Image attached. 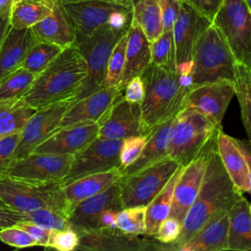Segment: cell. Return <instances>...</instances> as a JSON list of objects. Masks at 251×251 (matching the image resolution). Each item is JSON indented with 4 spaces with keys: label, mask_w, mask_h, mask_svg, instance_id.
Segmentation results:
<instances>
[{
    "label": "cell",
    "mask_w": 251,
    "mask_h": 251,
    "mask_svg": "<svg viewBox=\"0 0 251 251\" xmlns=\"http://www.w3.org/2000/svg\"><path fill=\"white\" fill-rule=\"evenodd\" d=\"M241 195L242 193L236 189L226 174L215 142L208 150L202 183L194 203L181 224V231L175 242L164 246L162 250L177 251L215 215L228 211Z\"/></svg>",
    "instance_id": "6da1fadb"
},
{
    "label": "cell",
    "mask_w": 251,
    "mask_h": 251,
    "mask_svg": "<svg viewBox=\"0 0 251 251\" xmlns=\"http://www.w3.org/2000/svg\"><path fill=\"white\" fill-rule=\"evenodd\" d=\"M86 75V62L74 44L64 48L52 63L37 75L23 99L34 109L68 99L73 100Z\"/></svg>",
    "instance_id": "7a4b0ae2"
},
{
    "label": "cell",
    "mask_w": 251,
    "mask_h": 251,
    "mask_svg": "<svg viewBox=\"0 0 251 251\" xmlns=\"http://www.w3.org/2000/svg\"><path fill=\"white\" fill-rule=\"evenodd\" d=\"M144 96L141 119L147 135L161 123L175 117L182 108L185 95L190 88L179 84L176 71L150 64L141 74Z\"/></svg>",
    "instance_id": "3957f363"
},
{
    "label": "cell",
    "mask_w": 251,
    "mask_h": 251,
    "mask_svg": "<svg viewBox=\"0 0 251 251\" xmlns=\"http://www.w3.org/2000/svg\"><path fill=\"white\" fill-rule=\"evenodd\" d=\"M220 129L200 112L183 107L175 118L167 155L184 167L216 142Z\"/></svg>",
    "instance_id": "277c9868"
},
{
    "label": "cell",
    "mask_w": 251,
    "mask_h": 251,
    "mask_svg": "<svg viewBox=\"0 0 251 251\" xmlns=\"http://www.w3.org/2000/svg\"><path fill=\"white\" fill-rule=\"evenodd\" d=\"M193 86L218 81L234 84L238 63L219 28L212 24L198 39L193 55Z\"/></svg>",
    "instance_id": "5b68a950"
},
{
    "label": "cell",
    "mask_w": 251,
    "mask_h": 251,
    "mask_svg": "<svg viewBox=\"0 0 251 251\" xmlns=\"http://www.w3.org/2000/svg\"><path fill=\"white\" fill-rule=\"evenodd\" d=\"M63 187V180L41 182L9 175L0 176V199L25 214L41 208H54L70 218Z\"/></svg>",
    "instance_id": "8992f818"
},
{
    "label": "cell",
    "mask_w": 251,
    "mask_h": 251,
    "mask_svg": "<svg viewBox=\"0 0 251 251\" xmlns=\"http://www.w3.org/2000/svg\"><path fill=\"white\" fill-rule=\"evenodd\" d=\"M128 28L116 29L105 25L90 35L76 34L75 44L87 66V75L73 102L82 99L105 87V78L110 55L119 39Z\"/></svg>",
    "instance_id": "52a82bcc"
},
{
    "label": "cell",
    "mask_w": 251,
    "mask_h": 251,
    "mask_svg": "<svg viewBox=\"0 0 251 251\" xmlns=\"http://www.w3.org/2000/svg\"><path fill=\"white\" fill-rule=\"evenodd\" d=\"M213 24L222 32L237 63L251 71V12L245 0H224Z\"/></svg>",
    "instance_id": "ba28073f"
},
{
    "label": "cell",
    "mask_w": 251,
    "mask_h": 251,
    "mask_svg": "<svg viewBox=\"0 0 251 251\" xmlns=\"http://www.w3.org/2000/svg\"><path fill=\"white\" fill-rule=\"evenodd\" d=\"M179 165L171 157L163 159L120 179L123 208L147 206L165 186Z\"/></svg>",
    "instance_id": "9c48e42d"
},
{
    "label": "cell",
    "mask_w": 251,
    "mask_h": 251,
    "mask_svg": "<svg viewBox=\"0 0 251 251\" xmlns=\"http://www.w3.org/2000/svg\"><path fill=\"white\" fill-rule=\"evenodd\" d=\"M123 139L97 137L85 148L74 155L70 172L64 178L67 184L84 176L106 172L120 167Z\"/></svg>",
    "instance_id": "30bf717a"
},
{
    "label": "cell",
    "mask_w": 251,
    "mask_h": 251,
    "mask_svg": "<svg viewBox=\"0 0 251 251\" xmlns=\"http://www.w3.org/2000/svg\"><path fill=\"white\" fill-rule=\"evenodd\" d=\"M74 155L31 152L16 158L8 171L9 176L41 181H62L68 176Z\"/></svg>",
    "instance_id": "8fae6325"
},
{
    "label": "cell",
    "mask_w": 251,
    "mask_h": 251,
    "mask_svg": "<svg viewBox=\"0 0 251 251\" xmlns=\"http://www.w3.org/2000/svg\"><path fill=\"white\" fill-rule=\"evenodd\" d=\"M72 103L73 100L68 99L36 109L21 131L15 159L33 152L39 144L59 129L61 121Z\"/></svg>",
    "instance_id": "7c38bea8"
},
{
    "label": "cell",
    "mask_w": 251,
    "mask_h": 251,
    "mask_svg": "<svg viewBox=\"0 0 251 251\" xmlns=\"http://www.w3.org/2000/svg\"><path fill=\"white\" fill-rule=\"evenodd\" d=\"M99 137L125 139L134 135H147L141 119L140 103L129 102L121 95L99 121Z\"/></svg>",
    "instance_id": "4fadbf2b"
},
{
    "label": "cell",
    "mask_w": 251,
    "mask_h": 251,
    "mask_svg": "<svg viewBox=\"0 0 251 251\" xmlns=\"http://www.w3.org/2000/svg\"><path fill=\"white\" fill-rule=\"evenodd\" d=\"M234 84L218 81L192 86L185 95L183 107H191L222 128V121L232 97Z\"/></svg>",
    "instance_id": "5bb4252c"
},
{
    "label": "cell",
    "mask_w": 251,
    "mask_h": 251,
    "mask_svg": "<svg viewBox=\"0 0 251 251\" xmlns=\"http://www.w3.org/2000/svg\"><path fill=\"white\" fill-rule=\"evenodd\" d=\"M70 16L76 34L90 35L99 27L109 25L112 16L131 10L109 0H57Z\"/></svg>",
    "instance_id": "9a60e30c"
},
{
    "label": "cell",
    "mask_w": 251,
    "mask_h": 251,
    "mask_svg": "<svg viewBox=\"0 0 251 251\" xmlns=\"http://www.w3.org/2000/svg\"><path fill=\"white\" fill-rule=\"evenodd\" d=\"M76 250L92 251H144L160 250V243L153 237L139 238V235L126 234L116 229L94 228L79 230Z\"/></svg>",
    "instance_id": "2e32d148"
},
{
    "label": "cell",
    "mask_w": 251,
    "mask_h": 251,
    "mask_svg": "<svg viewBox=\"0 0 251 251\" xmlns=\"http://www.w3.org/2000/svg\"><path fill=\"white\" fill-rule=\"evenodd\" d=\"M213 22L196 9L181 1L179 14L173 27L176 66L193 60L195 45Z\"/></svg>",
    "instance_id": "e0dca14e"
},
{
    "label": "cell",
    "mask_w": 251,
    "mask_h": 251,
    "mask_svg": "<svg viewBox=\"0 0 251 251\" xmlns=\"http://www.w3.org/2000/svg\"><path fill=\"white\" fill-rule=\"evenodd\" d=\"M209 149L210 147L184 166L176 182L169 217L175 218L180 224H182L198 195L207 165Z\"/></svg>",
    "instance_id": "ac0fdd59"
},
{
    "label": "cell",
    "mask_w": 251,
    "mask_h": 251,
    "mask_svg": "<svg viewBox=\"0 0 251 251\" xmlns=\"http://www.w3.org/2000/svg\"><path fill=\"white\" fill-rule=\"evenodd\" d=\"M122 84L104 88L72 103L64 115L60 127L99 122L118 97L124 94ZM59 127V128H60Z\"/></svg>",
    "instance_id": "d6986e66"
},
{
    "label": "cell",
    "mask_w": 251,
    "mask_h": 251,
    "mask_svg": "<svg viewBox=\"0 0 251 251\" xmlns=\"http://www.w3.org/2000/svg\"><path fill=\"white\" fill-rule=\"evenodd\" d=\"M109 208L123 209L120 180L102 192L79 202L70 215L71 226L76 231L97 228L100 215Z\"/></svg>",
    "instance_id": "ffe728a7"
},
{
    "label": "cell",
    "mask_w": 251,
    "mask_h": 251,
    "mask_svg": "<svg viewBox=\"0 0 251 251\" xmlns=\"http://www.w3.org/2000/svg\"><path fill=\"white\" fill-rule=\"evenodd\" d=\"M100 123L60 127L33 152L75 155L98 137Z\"/></svg>",
    "instance_id": "44dd1931"
},
{
    "label": "cell",
    "mask_w": 251,
    "mask_h": 251,
    "mask_svg": "<svg viewBox=\"0 0 251 251\" xmlns=\"http://www.w3.org/2000/svg\"><path fill=\"white\" fill-rule=\"evenodd\" d=\"M30 29L36 41L56 44L62 48L70 47L75 42L76 31L73 21L57 1L52 12Z\"/></svg>",
    "instance_id": "7402d4cb"
},
{
    "label": "cell",
    "mask_w": 251,
    "mask_h": 251,
    "mask_svg": "<svg viewBox=\"0 0 251 251\" xmlns=\"http://www.w3.org/2000/svg\"><path fill=\"white\" fill-rule=\"evenodd\" d=\"M217 151L232 183L241 193L248 192L250 188L249 169L234 137L220 129L216 137Z\"/></svg>",
    "instance_id": "603a6c76"
},
{
    "label": "cell",
    "mask_w": 251,
    "mask_h": 251,
    "mask_svg": "<svg viewBox=\"0 0 251 251\" xmlns=\"http://www.w3.org/2000/svg\"><path fill=\"white\" fill-rule=\"evenodd\" d=\"M123 176L120 167L106 172L84 176L67 184H64L63 192L70 212L82 200L94 196L109 186L119 181Z\"/></svg>",
    "instance_id": "cb8c5ba5"
},
{
    "label": "cell",
    "mask_w": 251,
    "mask_h": 251,
    "mask_svg": "<svg viewBox=\"0 0 251 251\" xmlns=\"http://www.w3.org/2000/svg\"><path fill=\"white\" fill-rule=\"evenodd\" d=\"M229 215L222 211L208 221L203 227L177 251H224L227 250Z\"/></svg>",
    "instance_id": "d4e9b609"
},
{
    "label": "cell",
    "mask_w": 251,
    "mask_h": 251,
    "mask_svg": "<svg viewBox=\"0 0 251 251\" xmlns=\"http://www.w3.org/2000/svg\"><path fill=\"white\" fill-rule=\"evenodd\" d=\"M151 64V43L145 36L141 27L130 22L127 29L126 64L121 84H126L134 76L140 74Z\"/></svg>",
    "instance_id": "484cf974"
},
{
    "label": "cell",
    "mask_w": 251,
    "mask_h": 251,
    "mask_svg": "<svg viewBox=\"0 0 251 251\" xmlns=\"http://www.w3.org/2000/svg\"><path fill=\"white\" fill-rule=\"evenodd\" d=\"M35 42L30 28L10 27L0 46V80L21 67Z\"/></svg>",
    "instance_id": "4316f807"
},
{
    "label": "cell",
    "mask_w": 251,
    "mask_h": 251,
    "mask_svg": "<svg viewBox=\"0 0 251 251\" xmlns=\"http://www.w3.org/2000/svg\"><path fill=\"white\" fill-rule=\"evenodd\" d=\"M175 117L154 126L147 135V141L138 158L128 167L121 169L123 176L135 173L168 156L167 147Z\"/></svg>",
    "instance_id": "83f0119b"
},
{
    "label": "cell",
    "mask_w": 251,
    "mask_h": 251,
    "mask_svg": "<svg viewBox=\"0 0 251 251\" xmlns=\"http://www.w3.org/2000/svg\"><path fill=\"white\" fill-rule=\"evenodd\" d=\"M228 215L227 250L251 251V213L242 195L228 210Z\"/></svg>",
    "instance_id": "f1b7e54d"
},
{
    "label": "cell",
    "mask_w": 251,
    "mask_h": 251,
    "mask_svg": "<svg viewBox=\"0 0 251 251\" xmlns=\"http://www.w3.org/2000/svg\"><path fill=\"white\" fill-rule=\"evenodd\" d=\"M55 2V0H12L11 27L30 28L52 12Z\"/></svg>",
    "instance_id": "f546056e"
},
{
    "label": "cell",
    "mask_w": 251,
    "mask_h": 251,
    "mask_svg": "<svg viewBox=\"0 0 251 251\" xmlns=\"http://www.w3.org/2000/svg\"><path fill=\"white\" fill-rule=\"evenodd\" d=\"M182 169V166L177 168L165 186L146 206V236L154 237L160 224L169 217L172 208L174 188Z\"/></svg>",
    "instance_id": "4dcf8cb0"
},
{
    "label": "cell",
    "mask_w": 251,
    "mask_h": 251,
    "mask_svg": "<svg viewBox=\"0 0 251 251\" xmlns=\"http://www.w3.org/2000/svg\"><path fill=\"white\" fill-rule=\"evenodd\" d=\"M35 111L24 99L0 98V136L21 132Z\"/></svg>",
    "instance_id": "1f68e13d"
},
{
    "label": "cell",
    "mask_w": 251,
    "mask_h": 251,
    "mask_svg": "<svg viewBox=\"0 0 251 251\" xmlns=\"http://www.w3.org/2000/svg\"><path fill=\"white\" fill-rule=\"evenodd\" d=\"M131 21L136 23L150 43L163 32L159 0H135L131 10Z\"/></svg>",
    "instance_id": "d6a6232c"
},
{
    "label": "cell",
    "mask_w": 251,
    "mask_h": 251,
    "mask_svg": "<svg viewBox=\"0 0 251 251\" xmlns=\"http://www.w3.org/2000/svg\"><path fill=\"white\" fill-rule=\"evenodd\" d=\"M37 75L19 68L0 80L1 99H23L30 89Z\"/></svg>",
    "instance_id": "836d02e7"
},
{
    "label": "cell",
    "mask_w": 251,
    "mask_h": 251,
    "mask_svg": "<svg viewBox=\"0 0 251 251\" xmlns=\"http://www.w3.org/2000/svg\"><path fill=\"white\" fill-rule=\"evenodd\" d=\"M234 88L240 106L242 123L251 142V71L240 64L237 66Z\"/></svg>",
    "instance_id": "e575fe53"
},
{
    "label": "cell",
    "mask_w": 251,
    "mask_h": 251,
    "mask_svg": "<svg viewBox=\"0 0 251 251\" xmlns=\"http://www.w3.org/2000/svg\"><path fill=\"white\" fill-rule=\"evenodd\" d=\"M63 49L56 44L37 41L29 49L20 68L38 75L52 63Z\"/></svg>",
    "instance_id": "d590c367"
},
{
    "label": "cell",
    "mask_w": 251,
    "mask_h": 251,
    "mask_svg": "<svg viewBox=\"0 0 251 251\" xmlns=\"http://www.w3.org/2000/svg\"><path fill=\"white\" fill-rule=\"evenodd\" d=\"M151 63L176 71V48L173 30L163 31L151 43Z\"/></svg>",
    "instance_id": "8d00e7d4"
},
{
    "label": "cell",
    "mask_w": 251,
    "mask_h": 251,
    "mask_svg": "<svg viewBox=\"0 0 251 251\" xmlns=\"http://www.w3.org/2000/svg\"><path fill=\"white\" fill-rule=\"evenodd\" d=\"M117 228L126 234H145L146 206L128 207L120 210L117 215Z\"/></svg>",
    "instance_id": "74e56055"
},
{
    "label": "cell",
    "mask_w": 251,
    "mask_h": 251,
    "mask_svg": "<svg viewBox=\"0 0 251 251\" xmlns=\"http://www.w3.org/2000/svg\"><path fill=\"white\" fill-rule=\"evenodd\" d=\"M127 31L119 39L115 45L107 66L105 86H114L121 84L126 64V47Z\"/></svg>",
    "instance_id": "f35d334b"
},
{
    "label": "cell",
    "mask_w": 251,
    "mask_h": 251,
    "mask_svg": "<svg viewBox=\"0 0 251 251\" xmlns=\"http://www.w3.org/2000/svg\"><path fill=\"white\" fill-rule=\"evenodd\" d=\"M25 221L33 222L50 230L65 229L71 226L69 216L54 208H41L25 214Z\"/></svg>",
    "instance_id": "ab89813d"
},
{
    "label": "cell",
    "mask_w": 251,
    "mask_h": 251,
    "mask_svg": "<svg viewBox=\"0 0 251 251\" xmlns=\"http://www.w3.org/2000/svg\"><path fill=\"white\" fill-rule=\"evenodd\" d=\"M79 237L78 233L72 226L65 229L50 230V235L45 248H54L59 251L76 250Z\"/></svg>",
    "instance_id": "60d3db41"
},
{
    "label": "cell",
    "mask_w": 251,
    "mask_h": 251,
    "mask_svg": "<svg viewBox=\"0 0 251 251\" xmlns=\"http://www.w3.org/2000/svg\"><path fill=\"white\" fill-rule=\"evenodd\" d=\"M147 141V135H134L123 139L120 152V168L125 169L131 165L142 152Z\"/></svg>",
    "instance_id": "b9f144b4"
},
{
    "label": "cell",
    "mask_w": 251,
    "mask_h": 251,
    "mask_svg": "<svg viewBox=\"0 0 251 251\" xmlns=\"http://www.w3.org/2000/svg\"><path fill=\"white\" fill-rule=\"evenodd\" d=\"M20 135L21 132L0 136V176L8 174L12 162L15 160Z\"/></svg>",
    "instance_id": "7bdbcfd3"
},
{
    "label": "cell",
    "mask_w": 251,
    "mask_h": 251,
    "mask_svg": "<svg viewBox=\"0 0 251 251\" xmlns=\"http://www.w3.org/2000/svg\"><path fill=\"white\" fill-rule=\"evenodd\" d=\"M0 240L16 248H26L37 246L36 241L24 229L17 226H12L0 229Z\"/></svg>",
    "instance_id": "ee69618b"
},
{
    "label": "cell",
    "mask_w": 251,
    "mask_h": 251,
    "mask_svg": "<svg viewBox=\"0 0 251 251\" xmlns=\"http://www.w3.org/2000/svg\"><path fill=\"white\" fill-rule=\"evenodd\" d=\"M181 231V224L172 217H167L158 226L154 238L160 243V250L164 246L172 244L176 240Z\"/></svg>",
    "instance_id": "f6af8a7d"
},
{
    "label": "cell",
    "mask_w": 251,
    "mask_h": 251,
    "mask_svg": "<svg viewBox=\"0 0 251 251\" xmlns=\"http://www.w3.org/2000/svg\"><path fill=\"white\" fill-rule=\"evenodd\" d=\"M163 31L173 30L175 22L179 14L181 0H159Z\"/></svg>",
    "instance_id": "bcb514c9"
},
{
    "label": "cell",
    "mask_w": 251,
    "mask_h": 251,
    "mask_svg": "<svg viewBox=\"0 0 251 251\" xmlns=\"http://www.w3.org/2000/svg\"><path fill=\"white\" fill-rule=\"evenodd\" d=\"M15 226L26 231L36 241L37 246L45 247L50 235V229L30 221H22Z\"/></svg>",
    "instance_id": "7dc6e473"
},
{
    "label": "cell",
    "mask_w": 251,
    "mask_h": 251,
    "mask_svg": "<svg viewBox=\"0 0 251 251\" xmlns=\"http://www.w3.org/2000/svg\"><path fill=\"white\" fill-rule=\"evenodd\" d=\"M22 221H25V213L10 207L0 199V229L15 226Z\"/></svg>",
    "instance_id": "c3c4849f"
},
{
    "label": "cell",
    "mask_w": 251,
    "mask_h": 251,
    "mask_svg": "<svg viewBox=\"0 0 251 251\" xmlns=\"http://www.w3.org/2000/svg\"><path fill=\"white\" fill-rule=\"evenodd\" d=\"M198 12L209 18L212 22L224 0H181Z\"/></svg>",
    "instance_id": "681fc988"
},
{
    "label": "cell",
    "mask_w": 251,
    "mask_h": 251,
    "mask_svg": "<svg viewBox=\"0 0 251 251\" xmlns=\"http://www.w3.org/2000/svg\"><path fill=\"white\" fill-rule=\"evenodd\" d=\"M124 96L126 100L133 103H141L144 96V85L140 75L132 77L125 86Z\"/></svg>",
    "instance_id": "f907efd6"
},
{
    "label": "cell",
    "mask_w": 251,
    "mask_h": 251,
    "mask_svg": "<svg viewBox=\"0 0 251 251\" xmlns=\"http://www.w3.org/2000/svg\"><path fill=\"white\" fill-rule=\"evenodd\" d=\"M119 209L109 208L105 210L99 217L97 228H109L116 229L117 228V215L119 213Z\"/></svg>",
    "instance_id": "816d5d0a"
},
{
    "label": "cell",
    "mask_w": 251,
    "mask_h": 251,
    "mask_svg": "<svg viewBox=\"0 0 251 251\" xmlns=\"http://www.w3.org/2000/svg\"><path fill=\"white\" fill-rule=\"evenodd\" d=\"M10 6H7L0 10V46L5 39L11 25H10Z\"/></svg>",
    "instance_id": "f5cc1de1"
},
{
    "label": "cell",
    "mask_w": 251,
    "mask_h": 251,
    "mask_svg": "<svg viewBox=\"0 0 251 251\" xmlns=\"http://www.w3.org/2000/svg\"><path fill=\"white\" fill-rule=\"evenodd\" d=\"M236 143L239 146L241 152L244 155V158L246 160L248 169H249V176H250V188H249V193L251 194V142L243 139H236Z\"/></svg>",
    "instance_id": "db71d44e"
},
{
    "label": "cell",
    "mask_w": 251,
    "mask_h": 251,
    "mask_svg": "<svg viewBox=\"0 0 251 251\" xmlns=\"http://www.w3.org/2000/svg\"><path fill=\"white\" fill-rule=\"evenodd\" d=\"M178 81H179V84L181 86L186 87V88H191L193 86L192 74H181V75H178Z\"/></svg>",
    "instance_id": "11a10c76"
},
{
    "label": "cell",
    "mask_w": 251,
    "mask_h": 251,
    "mask_svg": "<svg viewBox=\"0 0 251 251\" xmlns=\"http://www.w3.org/2000/svg\"><path fill=\"white\" fill-rule=\"evenodd\" d=\"M109 1H112V2H116V3H119L128 9H131L132 10V6H133V3L135 0H109Z\"/></svg>",
    "instance_id": "9f6ffc18"
},
{
    "label": "cell",
    "mask_w": 251,
    "mask_h": 251,
    "mask_svg": "<svg viewBox=\"0 0 251 251\" xmlns=\"http://www.w3.org/2000/svg\"><path fill=\"white\" fill-rule=\"evenodd\" d=\"M12 3V0H0V10L9 6Z\"/></svg>",
    "instance_id": "6f0895ef"
},
{
    "label": "cell",
    "mask_w": 251,
    "mask_h": 251,
    "mask_svg": "<svg viewBox=\"0 0 251 251\" xmlns=\"http://www.w3.org/2000/svg\"><path fill=\"white\" fill-rule=\"evenodd\" d=\"M245 3L247 4V6H248V8H249V10L251 12V0H245Z\"/></svg>",
    "instance_id": "680465c9"
},
{
    "label": "cell",
    "mask_w": 251,
    "mask_h": 251,
    "mask_svg": "<svg viewBox=\"0 0 251 251\" xmlns=\"http://www.w3.org/2000/svg\"><path fill=\"white\" fill-rule=\"evenodd\" d=\"M249 210H250V213H251V203L249 204Z\"/></svg>",
    "instance_id": "91938a15"
}]
</instances>
